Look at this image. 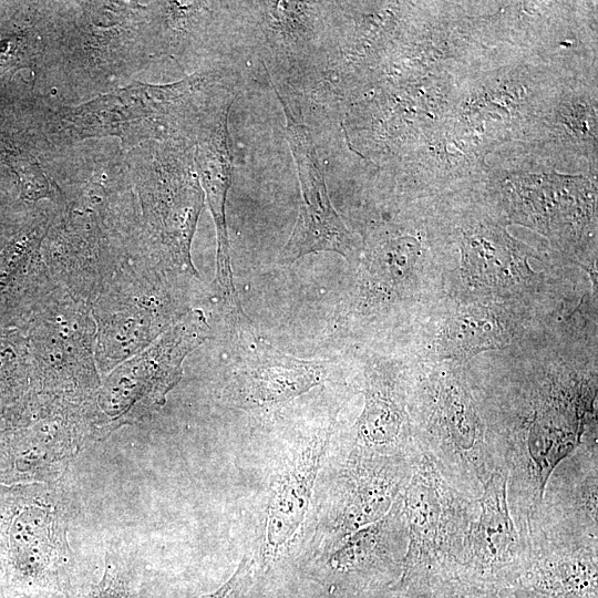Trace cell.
Segmentation results:
<instances>
[{
  "label": "cell",
  "mask_w": 598,
  "mask_h": 598,
  "mask_svg": "<svg viewBox=\"0 0 598 598\" xmlns=\"http://www.w3.org/2000/svg\"><path fill=\"white\" fill-rule=\"evenodd\" d=\"M47 99H38L33 124L50 146L116 137L125 151L145 142L195 145L235 100L214 71L171 84L132 81L75 105Z\"/></svg>",
  "instance_id": "obj_1"
},
{
  "label": "cell",
  "mask_w": 598,
  "mask_h": 598,
  "mask_svg": "<svg viewBox=\"0 0 598 598\" xmlns=\"http://www.w3.org/2000/svg\"><path fill=\"white\" fill-rule=\"evenodd\" d=\"M162 31L157 1H55L41 72L79 89L107 93L159 53Z\"/></svg>",
  "instance_id": "obj_2"
},
{
  "label": "cell",
  "mask_w": 598,
  "mask_h": 598,
  "mask_svg": "<svg viewBox=\"0 0 598 598\" xmlns=\"http://www.w3.org/2000/svg\"><path fill=\"white\" fill-rule=\"evenodd\" d=\"M71 499L55 482L0 484V588L6 598L66 592Z\"/></svg>",
  "instance_id": "obj_3"
},
{
  "label": "cell",
  "mask_w": 598,
  "mask_h": 598,
  "mask_svg": "<svg viewBox=\"0 0 598 598\" xmlns=\"http://www.w3.org/2000/svg\"><path fill=\"white\" fill-rule=\"evenodd\" d=\"M477 498L450 484L423 453L402 492L408 545L398 585L416 598L435 581L457 575Z\"/></svg>",
  "instance_id": "obj_4"
},
{
  "label": "cell",
  "mask_w": 598,
  "mask_h": 598,
  "mask_svg": "<svg viewBox=\"0 0 598 598\" xmlns=\"http://www.w3.org/2000/svg\"><path fill=\"white\" fill-rule=\"evenodd\" d=\"M209 332L204 312L189 310L154 342L114 368L95 393L93 415L87 417L90 433L101 439L162 408L182 379L185 358Z\"/></svg>",
  "instance_id": "obj_5"
},
{
  "label": "cell",
  "mask_w": 598,
  "mask_h": 598,
  "mask_svg": "<svg viewBox=\"0 0 598 598\" xmlns=\"http://www.w3.org/2000/svg\"><path fill=\"white\" fill-rule=\"evenodd\" d=\"M190 144L145 142L125 151L148 233L182 268L196 275L190 245L204 193Z\"/></svg>",
  "instance_id": "obj_6"
},
{
  "label": "cell",
  "mask_w": 598,
  "mask_h": 598,
  "mask_svg": "<svg viewBox=\"0 0 598 598\" xmlns=\"http://www.w3.org/2000/svg\"><path fill=\"white\" fill-rule=\"evenodd\" d=\"M39 394L10 420H0V484L58 481L82 446L87 421L74 410L42 408Z\"/></svg>",
  "instance_id": "obj_7"
},
{
  "label": "cell",
  "mask_w": 598,
  "mask_h": 598,
  "mask_svg": "<svg viewBox=\"0 0 598 598\" xmlns=\"http://www.w3.org/2000/svg\"><path fill=\"white\" fill-rule=\"evenodd\" d=\"M279 100L287 118L286 137L301 189L298 218L280 251L279 262L292 264L308 254L318 251H333L348 260H353L358 256L359 248L331 204L311 134L303 124L296 121L280 96Z\"/></svg>",
  "instance_id": "obj_8"
},
{
  "label": "cell",
  "mask_w": 598,
  "mask_h": 598,
  "mask_svg": "<svg viewBox=\"0 0 598 598\" xmlns=\"http://www.w3.org/2000/svg\"><path fill=\"white\" fill-rule=\"evenodd\" d=\"M529 551V539L514 520L507 498V477L496 470L477 498L456 576L514 585Z\"/></svg>",
  "instance_id": "obj_9"
},
{
  "label": "cell",
  "mask_w": 598,
  "mask_h": 598,
  "mask_svg": "<svg viewBox=\"0 0 598 598\" xmlns=\"http://www.w3.org/2000/svg\"><path fill=\"white\" fill-rule=\"evenodd\" d=\"M408 545L402 494L379 520L342 539L330 553L328 569L343 597L396 584Z\"/></svg>",
  "instance_id": "obj_10"
},
{
  "label": "cell",
  "mask_w": 598,
  "mask_h": 598,
  "mask_svg": "<svg viewBox=\"0 0 598 598\" xmlns=\"http://www.w3.org/2000/svg\"><path fill=\"white\" fill-rule=\"evenodd\" d=\"M514 585L527 598H598V539L533 532Z\"/></svg>",
  "instance_id": "obj_11"
},
{
  "label": "cell",
  "mask_w": 598,
  "mask_h": 598,
  "mask_svg": "<svg viewBox=\"0 0 598 598\" xmlns=\"http://www.w3.org/2000/svg\"><path fill=\"white\" fill-rule=\"evenodd\" d=\"M533 532L598 539L596 442L582 443L553 471Z\"/></svg>",
  "instance_id": "obj_12"
},
{
  "label": "cell",
  "mask_w": 598,
  "mask_h": 598,
  "mask_svg": "<svg viewBox=\"0 0 598 598\" xmlns=\"http://www.w3.org/2000/svg\"><path fill=\"white\" fill-rule=\"evenodd\" d=\"M415 457H348L331 517L334 547L388 514L410 480Z\"/></svg>",
  "instance_id": "obj_13"
},
{
  "label": "cell",
  "mask_w": 598,
  "mask_h": 598,
  "mask_svg": "<svg viewBox=\"0 0 598 598\" xmlns=\"http://www.w3.org/2000/svg\"><path fill=\"white\" fill-rule=\"evenodd\" d=\"M330 439L328 426L308 436L286 458L268 498L265 523L264 566L280 557L297 536L309 508L312 491Z\"/></svg>",
  "instance_id": "obj_14"
},
{
  "label": "cell",
  "mask_w": 598,
  "mask_h": 598,
  "mask_svg": "<svg viewBox=\"0 0 598 598\" xmlns=\"http://www.w3.org/2000/svg\"><path fill=\"white\" fill-rule=\"evenodd\" d=\"M228 113L219 115L199 135L194 146V166L216 228V281L225 301L233 309L239 307L240 302L233 282L225 214L233 175Z\"/></svg>",
  "instance_id": "obj_15"
},
{
  "label": "cell",
  "mask_w": 598,
  "mask_h": 598,
  "mask_svg": "<svg viewBox=\"0 0 598 598\" xmlns=\"http://www.w3.org/2000/svg\"><path fill=\"white\" fill-rule=\"evenodd\" d=\"M248 348L239 374V391L246 404L280 403L302 394L321 380V369L316 362L285 354L256 339Z\"/></svg>",
  "instance_id": "obj_16"
},
{
  "label": "cell",
  "mask_w": 598,
  "mask_h": 598,
  "mask_svg": "<svg viewBox=\"0 0 598 598\" xmlns=\"http://www.w3.org/2000/svg\"><path fill=\"white\" fill-rule=\"evenodd\" d=\"M404 424L403 408L393 393L371 383L349 457H414L420 450L411 441Z\"/></svg>",
  "instance_id": "obj_17"
},
{
  "label": "cell",
  "mask_w": 598,
  "mask_h": 598,
  "mask_svg": "<svg viewBox=\"0 0 598 598\" xmlns=\"http://www.w3.org/2000/svg\"><path fill=\"white\" fill-rule=\"evenodd\" d=\"M31 342L16 329L0 330V420L21 413L38 394Z\"/></svg>",
  "instance_id": "obj_18"
},
{
  "label": "cell",
  "mask_w": 598,
  "mask_h": 598,
  "mask_svg": "<svg viewBox=\"0 0 598 598\" xmlns=\"http://www.w3.org/2000/svg\"><path fill=\"white\" fill-rule=\"evenodd\" d=\"M462 248L467 269L488 283H506L526 268L520 246L497 228L481 227L464 235Z\"/></svg>",
  "instance_id": "obj_19"
},
{
  "label": "cell",
  "mask_w": 598,
  "mask_h": 598,
  "mask_svg": "<svg viewBox=\"0 0 598 598\" xmlns=\"http://www.w3.org/2000/svg\"><path fill=\"white\" fill-rule=\"evenodd\" d=\"M0 157L14 175L20 200L48 199L59 207L64 206L63 193L44 168L42 151L31 135L13 138L0 132Z\"/></svg>",
  "instance_id": "obj_20"
},
{
  "label": "cell",
  "mask_w": 598,
  "mask_h": 598,
  "mask_svg": "<svg viewBox=\"0 0 598 598\" xmlns=\"http://www.w3.org/2000/svg\"><path fill=\"white\" fill-rule=\"evenodd\" d=\"M150 313L145 308L127 307L105 316L99 324L97 354L114 365L145 349L152 341Z\"/></svg>",
  "instance_id": "obj_21"
},
{
  "label": "cell",
  "mask_w": 598,
  "mask_h": 598,
  "mask_svg": "<svg viewBox=\"0 0 598 598\" xmlns=\"http://www.w3.org/2000/svg\"><path fill=\"white\" fill-rule=\"evenodd\" d=\"M445 350L456 358H468L482 350L499 348L505 333L496 318L484 309L460 312L445 331Z\"/></svg>",
  "instance_id": "obj_22"
},
{
  "label": "cell",
  "mask_w": 598,
  "mask_h": 598,
  "mask_svg": "<svg viewBox=\"0 0 598 598\" xmlns=\"http://www.w3.org/2000/svg\"><path fill=\"white\" fill-rule=\"evenodd\" d=\"M49 226V217L30 219L0 249V299L12 290L34 259Z\"/></svg>",
  "instance_id": "obj_23"
},
{
  "label": "cell",
  "mask_w": 598,
  "mask_h": 598,
  "mask_svg": "<svg viewBox=\"0 0 598 598\" xmlns=\"http://www.w3.org/2000/svg\"><path fill=\"white\" fill-rule=\"evenodd\" d=\"M419 598H527L515 585L491 582L461 576L430 585Z\"/></svg>",
  "instance_id": "obj_24"
},
{
  "label": "cell",
  "mask_w": 598,
  "mask_h": 598,
  "mask_svg": "<svg viewBox=\"0 0 598 598\" xmlns=\"http://www.w3.org/2000/svg\"><path fill=\"white\" fill-rule=\"evenodd\" d=\"M262 574L259 563L245 554L233 575L220 587L195 598H258Z\"/></svg>",
  "instance_id": "obj_25"
},
{
  "label": "cell",
  "mask_w": 598,
  "mask_h": 598,
  "mask_svg": "<svg viewBox=\"0 0 598 598\" xmlns=\"http://www.w3.org/2000/svg\"><path fill=\"white\" fill-rule=\"evenodd\" d=\"M83 598H136V596L131 589L128 578L109 561L103 577Z\"/></svg>",
  "instance_id": "obj_26"
},
{
  "label": "cell",
  "mask_w": 598,
  "mask_h": 598,
  "mask_svg": "<svg viewBox=\"0 0 598 598\" xmlns=\"http://www.w3.org/2000/svg\"><path fill=\"white\" fill-rule=\"evenodd\" d=\"M343 598H416V596L411 590L394 584L392 586L371 589Z\"/></svg>",
  "instance_id": "obj_27"
},
{
  "label": "cell",
  "mask_w": 598,
  "mask_h": 598,
  "mask_svg": "<svg viewBox=\"0 0 598 598\" xmlns=\"http://www.w3.org/2000/svg\"><path fill=\"white\" fill-rule=\"evenodd\" d=\"M0 598H6V596H4V594H3V591H2L1 588H0Z\"/></svg>",
  "instance_id": "obj_28"
}]
</instances>
